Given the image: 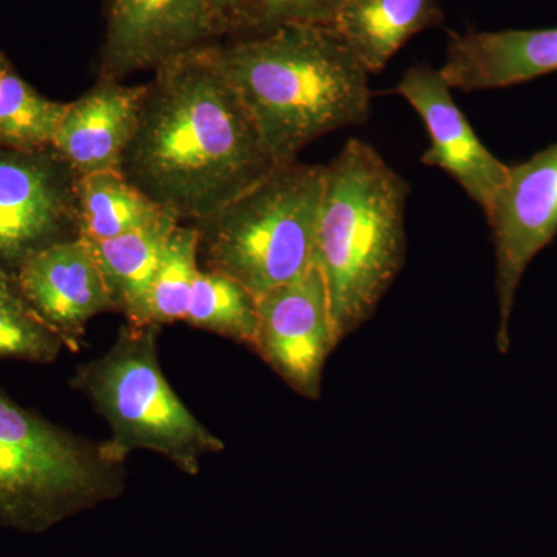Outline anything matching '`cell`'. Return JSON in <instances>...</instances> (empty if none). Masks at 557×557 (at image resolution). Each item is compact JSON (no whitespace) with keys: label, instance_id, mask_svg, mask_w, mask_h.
<instances>
[{"label":"cell","instance_id":"1","mask_svg":"<svg viewBox=\"0 0 557 557\" xmlns=\"http://www.w3.org/2000/svg\"><path fill=\"white\" fill-rule=\"evenodd\" d=\"M212 46L153 70L120 164L135 188L185 225L277 166Z\"/></svg>","mask_w":557,"mask_h":557},{"label":"cell","instance_id":"2","mask_svg":"<svg viewBox=\"0 0 557 557\" xmlns=\"http://www.w3.org/2000/svg\"><path fill=\"white\" fill-rule=\"evenodd\" d=\"M212 50L276 164L369 119L370 73L332 25H288Z\"/></svg>","mask_w":557,"mask_h":557},{"label":"cell","instance_id":"3","mask_svg":"<svg viewBox=\"0 0 557 557\" xmlns=\"http://www.w3.org/2000/svg\"><path fill=\"white\" fill-rule=\"evenodd\" d=\"M409 194V183L362 139H348L325 164L314 267L339 343L372 317L405 263Z\"/></svg>","mask_w":557,"mask_h":557},{"label":"cell","instance_id":"4","mask_svg":"<svg viewBox=\"0 0 557 557\" xmlns=\"http://www.w3.org/2000/svg\"><path fill=\"white\" fill-rule=\"evenodd\" d=\"M325 164H277L193 225L203 271L225 274L256 300L314 267Z\"/></svg>","mask_w":557,"mask_h":557},{"label":"cell","instance_id":"5","mask_svg":"<svg viewBox=\"0 0 557 557\" xmlns=\"http://www.w3.org/2000/svg\"><path fill=\"white\" fill-rule=\"evenodd\" d=\"M124 463L106 440L73 434L0 388V528L44 533L119 497Z\"/></svg>","mask_w":557,"mask_h":557},{"label":"cell","instance_id":"6","mask_svg":"<svg viewBox=\"0 0 557 557\" xmlns=\"http://www.w3.org/2000/svg\"><path fill=\"white\" fill-rule=\"evenodd\" d=\"M160 325L121 327L100 358L76 369L70 384L90 399L110 428L109 449L126 461L150 450L183 474L197 475L201 461L222 453L225 443L178 398L161 369Z\"/></svg>","mask_w":557,"mask_h":557},{"label":"cell","instance_id":"7","mask_svg":"<svg viewBox=\"0 0 557 557\" xmlns=\"http://www.w3.org/2000/svg\"><path fill=\"white\" fill-rule=\"evenodd\" d=\"M485 215L496 255L497 348L507 354L520 281L528 265L557 236V143L509 166L507 183Z\"/></svg>","mask_w":557,"mask_h":557},{"label":"cell","instance_id":"8","mask_svg":"<svg viewBox=\"0 0 557 557\" xmlns=\"http://www.w3.org/2000/svg\"><path fill=\"white\" fill-rule=\"evenodd\" d=\"M75 182L53 148H0V270L14 277L40 249L79 236Z\"/></svg>","mask_w":557,"mask_h":557},{"label":"cell","instance_id":"9","mask_svg":"<svg viewBox=\"0 0 557 557\" xmlns=\"http://www.w3.org/2000/svg\"><path fill=\"white\" fill-rule=\"evenodd\" d=\"M338 344L317 267L258 299L252 350L302 397L319 398L325 362Z\"/></svg>","mask_w":557,"mask_h":557},{"label":"cell","instance_id":"10","mask_svg":"<svg viewBox=\"0 0 557 557\" xmlns=\"http://www.w3.org/2000/svg\"><path fill=\"white\" fill-rule=\"evenodd\" d=\"M215 42L211 0H109L98 72L123 81Z\"/></svg>","mask_w":557,"mask_h":557},{"label":"cell","instance_id":"11","mask_svg":"<svg viewBox=\"0 0 557 557\" xmlns=\"http://www.w3.org/2000/svg\"><path fill=\"white\" fill-rule=\"evenodd\" d=\"M450 90L440 69L416 64L403 73L392 91L405 98L424 121L431 143L421 163L449 174L485 212L507 183L509 166L480 141Z\"/></svg>","mask_w":557,"mask_h":557},{"label":"cell","instance_id":"12","mask_svg":"<svg viewBox=\"0 0 557 557\" xmlns=\"http://www.w3.org/2000/svg\"><path fill=\"white\" fill-rule=\"evenodd\" d=\"M16 284L28 307L78 350L87 324L115 310L94 249L84 237L40 249L22 263Z\"/></svg>","mask_w":557,"mask_h":557},{"label":"cell","instance_id":"13","mask_svg":"<svg viewBox=\"0 0 557 557\" xmlns=\"http://www.w3.org/2000/svg\"><path fill=\"white\" fill-rule=\"evenodd\" d=\"M440 72L450 89L518 86L557 72V27L450 33Z\"/></svg>","mask_w":557,"mask_h":557},{"label":"cell","instance_id":"14","mask_svg":"<svg viewBox=\"0 0 557 557\" xmlns=\"http://www.w3.org/2000/svg\"><path fill=\"white\" fill-rule=\"evenodd\" d=\"M146 84L126 86L100 79L79 100L69 102L53 148L76 177L120 171L124 150L137 129Z\"/></svg>","mask_w":557,"mask_h":557},{"label":"cell","instance_id":"15","mask_svg":"<svg viewBox=\"0 0 557 557\" xmlns=\"http://www.w3.org/2000/svg\"><path fill=\"white\" fill-rule=\"evenodd\" d=\"M443 22L438 0H344L332 27L375 75L413 36Z\"/></svg>","mask_w":557,"mask_h":557},{"label":"cell","instance_id":"16","mask_svg":"<svg viewBox=\"0 0 557 557\" xmlns=\"http://www.w3.org/2000/svg\"><path fill=\"white\" fill-rule=\"evenodd\" d=\"M178 223L174 215L164 214L112 239H86L94 249L115 310L121 311L129 324L146 325L145 307L150 284L159 269L164 244Z\"/></svg>","mask_w":557,"mask_h":557},{"label":"cell","instance_id":"17","mask_svg":"<svg viewBox=\"0 0 557 557\" xmlns=\"http://www.w3.org/2000/svg\"><path fill=\"white\" fill-rule=\"evenodd\" d=\"M75 197L78 234L87 240L112 239L170 214L135 188L120 171L76 177Z\"/></svg>","mask_w":557,"mask_h":557},{"label":"cell","instance_id":"18","mask_svg":"<svg viewBox=\"0 0 557 557\" xmlns=\"http://www.w3.org/2000/svg\"><path fill=\"white\" fill-rule=\"evenodd\" d=\"M186 324L255 348L258 300L225 274L203 271L194 282Z\"/></svg>","mask_w":557,"mask_h":557},{"label":"cell","instance_id":"19","mask_svg":"<svg viewBox=\"0 0 557 557\" xmlns=\"http://www.w3.org/2000/svg\"><path fill=\"white\" fill-rule=\"evenodd\" d=\"M67 104L40 95L10 65L0 79V148L51 149Z\"/></svg>","mask_w":557,"mask_h":557},{"label":"cell","instance_id":"20","mask_svg":"<svg viewBox=\"0 0 557 557\" xmlns=\"http://www.w3.org/2000/svg\"><path fill=\"white\" fill-rule=\"evenodd\" d=\"M219 39L255 38L288 25H332L344 0H211Z\"/></svg>","mask_w":557,"mask_h":557},{"label":"cell","instance_id":"21","mask_svg":"<svg viewBox=\"0 0 557 557\" xmlns=\"http://www.w3.org/2000/svg\"><path fill=\"white\" fill-rule=\"evenodd\" d=\"M199 273V234L193 225L178 223L164 244L159 269L150 284L145 324L161 327L185 321L190 293Z\"/></svg>","mask_w":557,"mask_h":557},{"label":"cell","instance_id":"22","mask_svg":"<svg viewBox=\"0 0 557 557\" xmlns=\"http://www.w3.org/2000/svg\"><path fill=\"white\" fill-rule=\"evenodd\" d=\"M65 348V339L38 314L0 306V359L50 364Z\"/></svg>","mask_w":557,"mask_h":557},{"label":"cell","instance_id":"23","mask_svg":"<svg viewBox=\"0 0 557 557\" xmlns=\"http://www.w3.org/2000/svg\"><path fill=\"white\" fill-rule=\"evenodd\" d=\"M0 306L11 307V309L32 311L25 299L22 298L16 278L10 276L5 271L0 270ZM36 314V313H35Z\"/></svg>","mask_w":557,"mask_h":557},{"label":"cell","instance_id":"24","mask_svg":"<svg viewBox=\"0 0 557 557\" xmlns=\"http://www.w3.org/2000/svg\"><path fill=\"white\" fill-rule=\"evenodd\" d=\"M10 65L11 62L9 61V58L0 51V79H2L3 73L7 72V69H9Z\"/></svg>","mask_w":557,"mask_h":557}]
</instances>
